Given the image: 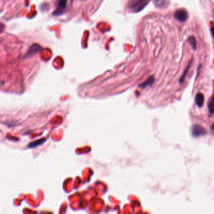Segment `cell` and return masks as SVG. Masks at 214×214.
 <instances>
[{
	"mask_svg": "<svg viewBox=\"0 0 214 214\" xmlns=\"http://www.w3.org/2000/svg\"><path fill=\"white\" fill-rule=\"evenodd\" d=\"M148 3V1H132L129 3V8L134 13L141 11Z\"/></svg>",
	"mask_w": 214,
	"mask_h": 214,
	"instance_id": "obj_1",
	"label": "cell"
},
{
	"mask_svg": "<svg viewBox=\"0 0 214 214\" xmlns=\"http://www.w3.org/2000/svg\"><path fill=\"white\" fill-rule=\"evenodd\" d=\"M67 0H60L57 2V8L53 13V16H61L65 13L67 6Z\"/></svg>",
	"mask_w": 214,
	"mask_h": 214,
	"instance_id": "obj_2",
	"label": "cell"
},
{
	"mask_svg": "<svg viewBox=\"0 0 214 214\" xmlns=\"http://www.w3.org/2000/svg\"><path fill=\"white\" fill-rule=\"evenodd\" d=\"M41 46L39 44H37V43L33 44L32 45L30 46L27 53L25 54V58L32 57L33 55L38 54V52H40L41 51Z\"/></svg>",
	"mask_w": 214,
	"mask_h": 214,
	"instance_id": "obj_3",
	"label": "cell"
},
{
	"mask_svg": "<svg viewBox=\"0 0 214 214\" xmlns=\"http://www.w3.org/2000/svg\"><path fill=\"white\" fill-rule=\"evenodd\" d=\"M192 135L194 137H199L201 136H204L207 133V130L199 124H195L192 127Z\"/></svg>",
	"mask_w": 214,
	"mask_h": 214,
	"instance_id": "obj_4",
	"label": "cell"
},
{
	"mask_svg": "<svg viewBox=\"0 0 214 214\" xmlns=\"http://www.w3.org/2000/svg\"><path fill=\"white\" fill-rule=\"evenodd\" d=\"M174 16L177 20L181 22H183L187 20L188 17V12L185 10L180 9V10H177L175 11L174 13Z\"/></svg>",
	"mask_w": 214,
	"mask_h": 214,
	"instance_id": "obj_5",
	"label": "cell"
},
{
	"mask_svg": "<svg viewBox=\"0 0 214 214\" xmlns=\"http://www.w3.org/2000/svg\"><path fill=\"white\" fill-rule=\"evenodd\" d=\"M195 103L199 107H202L204 104V96L202 93H198L195 96Z\"/></svg>",
	"mask_w": 214,
	"mask_h": 214,
	"instance_id": "obj_6",
	"label": "cell"
},
{
	"mask_svg": "<svg viewBox=\"0 0 214 214\" xmlns=\"http://www.w3.org/2000/svg\"><path fill=\"white\" fill-rule=\"evenodd\" d=\"M155 81V78L153 76H150V77H148V79L143 83H142L141 84L139 85V87L141 88V89H145L148 86H150Z\"/></svg>",
	"mask_w": 214,
	"mask_h": 214,
	"instance_id": "obj_7",
	"label": "cell"
},
{
	"mask_svg": "<svg viewBox=\"0 0 214 214\" xmlns=\"http://www.w3.org/2000/svg\"><path fill=\"white\" fill-rule=\"evenodd\" d=\"M46 141L45 138H41L40 139H38L37 141H33L28 145V148H33L37 146H38L41 145H42L43 143H44V142Z\"/></svg>",
	"mask_w": 214,
	"mask_h": 214,
	"instance_id": "obj_8",
	"label": "cell"
},
{
	"mask_svg": "<svg viewBox=\"0 0 214 214\" xmlns=\"http://www.w3.org/2000/svg\"><path fill=\"white\" fill-rule=\"evenodd\" d=\"M213 106H214L213 105V98H211L208 102V111H209L210 115H212L213 114V111H214Z\"/></svg>",
	"mask_w": 214,
	"mask_h": 214,
	"instance_id": "obj_9",
	"label": "cell"
},
{
	"mask_svg": "<svg viewBox=\"0 0 214 214\" xmlns=\"http://www.w3.org/2000/svg\"><path fill=\"white\" fill-rule=\"evenodd\" d=\"M188 41L190 42V44H191L193 49L194 50H196V49H197V42H196L195 38L194 37H190L188 38Z\"/></svg>",
	"mask_w": 214,
	"mask_h": 214,
	"instance_id": "obj_10",
	"label": "cell"
},
{
	"mask_svg": "<svg viewBox=\"0 0 214 214\" xmlns=\"http://www.w3.org/2000/svg\"><path fill=\"white\" fill-rule=\"evenodd\" d=\"M192 62V60L190 61V63L188 65V66H187V67H186V68H185V73H183V74L182 77H181L180 78V84H181V83H183V82H184L185 78V77H186V74H187V72H188V68L190 67V64H191Z\"/></svg>",
	"mask_w": 214,
	"mask_h": 214,
	"instance_id": "obj_11",
	"label": "cell"
},
{
	"mask_svg": "<svg viewBox=\"0 0 214 214\" xmlns=\"http://www.w3.org/2000/svg\"><path fill=\"white\" fill-rule=\"evenodd\" d=\"M5 25L2 24V23H0V31L3 30L4 28H5Z\"/></svg>",
	"mask_w": 214,
	"mask_h": 214,
	"instance_id": "obj_12",
	"label": "cell"
}]
</instances>
